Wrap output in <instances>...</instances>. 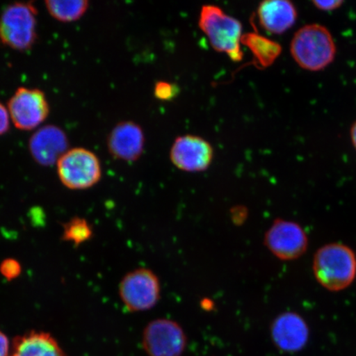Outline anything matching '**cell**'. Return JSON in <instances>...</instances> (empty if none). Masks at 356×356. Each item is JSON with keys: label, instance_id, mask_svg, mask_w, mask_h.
Returning <instances> with one entry per match:
<instances>
[{"label": "cell", "instance_id": "9c48e42d", "mask_svg": "<svg viewBox=\"0 0 356 356\" xmlns=\"http://www.w3.org/2000/svg\"><path fill=\"white\" fill-rule=\"evenodd\" d=\"M264 244L278 259L293 261L305 254L309 239L304 229L297 222L277 219L267 229Z\"/></svg>", "mask_w": 356, "mask_h": 356}, {"label": "cell", "instance_id": "5bb4252c", "mask_svg": "<svg viewBox=\"0 0 356 356\" xmlns=\"http://www.w3.org/2000/svg\"><path fill=\"white\" fill-rule=\"evenodd\" d=\"M258 21L267 33L280 35L292 28L298 17L296 8L288 0H268L257 8Z\"/></svg>", "mask_w": 356, "mask_h": 356}, {"label": "cell", "instance_id": "6da1fadb", "mask_svg": "<svg viewBox=\"0 0 356 356\" xmlns=\"http://www.w3.org/2000/svg\"><path fill=\"white\" fill-rule=\"evenodd\" d=\"M337 48L330 31L318 24L302 26L291 43V56L302 69L317 72L335 60Z\"/></svg>", "mask_w": 356, "mask_h": 356}, {"label": "cell", "instance_id": "ba28073f", "mask_svg": "<svg viewBox=\"0 0 356 356\" xmlns=\"http://www.w3.org/2000/svg\"><path fill=\"white\" fill-rule=\"evenodd\" d=\"M186 343L184 328L168 318L153 320L147 325L142 336V345L149 356H181Z\"/></svg>", "mask_w": 356, "mask_h": 356}, {"label": "cell", "instance_id": "3957f363", "mask_svg": "<svg viewBox=\"0 0 356 356\" xmlns=\"http://www.w3.org/2000/svg\"><path fill=\"white\" fill-rule=\"evenodd\" d=\"M198 24L213 50L225 53L234 62L243 60L241 22L227 15L219 6L206 4L200 10Z\"/></svg>", "mask_w": 356, "mask_h": 356}, {"label": "cell", "instance_id": "ac0fdd59", "mask_svg": "<svg viewBox=\"0 0 356 356\" xmlns=\"http://www.w3.org/2000/svg\"><path fill=\"white\" fill-rule=\"evenodd\" d=\"M92 236V229L88 222L83 218L74 217L64 225L62 238L79 246L88 241Z\"/></svg>", "mask_w": 356, "mask_h": 356}, {"label": "cell", "instance_id": "e0dca14e", "mask_svg": "<svg viewBox=\"0 0 356 356\" xmlns=\"http://www.w3.org/2000/svg\"><path fill=\"white\" fill-rule=\"evenodd\" d=\"M242 43L246 44L250 47L262 66H268L273 64L282 51V48L278 43L271 42L270 40L256 34L243 35Z\"/></svg>", "mask_w": 356, "mask_h": 356}, {"label": "cell", "instance_id": "603a6c76", "mask_svg": "<svg viewBox=\"0 0 356 356\" xmlns=\"http://www.w3.org/2000/svg\"><path fill=\"white\" fill-rule=\"evenodd\" d=\"M10 343L8 337L0 331V356H10Z\"/></svg>", "mask_w": 356, "mask_h": 356}, {"label": "cell", "instance_id": "8992f818", "mask_svg": "<svg viewBox=\"0 0 356 356\" xmlns=\"http://www.w3.org/2000/svg\"><path fill=\"white\" fill-rule=\"evenodd\" d=\"M119 296L124 306L131 313L153 309L161 296L159 279L149 269L131 270L120 282Z\"/></svg>", "mask_w": 356, "mask_h": 356}, {"label": "cell", "instance_id": "cb8c5ba5", "mask_svg": "<svg viewBox=\"0 0 356 356\" xmlns=\"http://www.w3.org/2000/svg\"><path fill=\"white\" fill-rule=\"evenodd\" d=\"M350 139L351 142H353V145L354 148L356 150V121L353 124V127L350 128Z\"/></svg>", "mask_w": 356, "mask_h": 356}, {"label": "cell", "instance_id": "7a4b0ae2", "mask_svg": "<svg viewBox=\"0 0 356 356\" xmlns=\"http://www.w3.org/2000/svg\"><path fill=\"white\" fill-rule=\"evenodd\" d=\"M313 271L317 282L327 291H343L356 277L355 252L342 243L324 245L315 253Z\"/></svg>", "mask_w": 356, "mask_h": 356}, {"label": "cell", "instance_id": "30bf717a", "mask_svg": "<svg viewBox=\"0 0 356 356\" xmlns=\"http://www.w3.org/2000/svg\"><path fill=\"white\" fill-rule=\"evenodd\" d=\"M213 158L212 145L204 138L198 136L186 135L177 137L171 147V162L181 171H206L211 166Z\"/></svg>", "mask_w": 356, "mask_h": 356}, {"label": "cell", "instance_id": "4fadbf2b", "mask_svg": "<svg viewBox=\"0 0 356 356\" xmlns=\"http://www.w3.org/2000/svg\"><path fill=\"white\" fill-rule=\"evenodd\" d=\"M271 339L284 353H297L309 340V329L305 320L295 312H284L270 325Z\"/></svg>", "mask_w": 356, "mask_h": 356}, {"label": "cell", "instance_id": "ffe728a7", "mask_svg": "<svg viewBox=\"0 0 356 356\" xmlns=\"http://www.w3.org/2000/svg\"><path fill=\"white\" fill-rule=\"evenodd\" d=\"M21 273V264L13 258H6L0 264V274L8 282L19 277Z\"/></svg>", "mask_w": 356, "mask_h": 356}, {"label": "cell", "instance_id": "d6986e66", "mask_svg": "<svg viewBox=\"0 0 356 356\" xmlns=\"http://www.w3.org/2000/svg\"><path fill=\"white\" fill-rule=\"evenodd\" d=\"M177 92L178 89L175 84L165 81L156 83L154 88V95L156 99L161 101H169L175 99Z\"/></svg>", "mask_w": 356, "mask_h": 356}, {"label": "cell", "instance_id": "2e32d148", "mask_svg": "<svg viewBox=\"0 0 356 356\" xmlns=\"http://www.w3.org/2000/svg\"><path fill=\"white\" fill-rule=\"evenodd\" d=\"M44 6L53 19L61 22H73L86 15L89 2L87 0H47Z\"/></svg>", "mask_w": 356, "mask_h": 356}, {"label": "cell", "instance_id": "8fae6325", "mask_svg": "<svg viewBox=\"0 0 356 356\" xmlns=\"http://www.w3.org/2000/svg\"><path fill=\"white\" fill-rule=\"evenodd\" d=\"M29 149L39 165H54L69 149V140L65 132L55 124L39 128L30 137Z\"/></svg>", "mask_w": 356, "mask_h": 356}, {"label": "cell", "instance_id": "7402d4cb", "mask_svg": "<svg viewBox=\"0 0 356 356\" xmlns=\"http://www.w3.org/2000/svg\"><path fill=\"white\" fill-rule=\"evenodd\" d=\"M314 6L320 10L323 11H333L337 10V8H339L342 4L344 3L343 1H341V0H337V1H313Z\"/></svg>", "mask_w": 356, "mask_h": 356}, {"label": "cell", "instance_id": "7c38bea8", "mask_svg": "<svg viewBox=\"0 0 356 356\" xmlns=\"http://www.w3.org/2000/svg\"><path fill=\"white\" fill-rule=\"evenodd\" d=\"M145 137L140 124L124 121L115 124L110 132L106 147L109 154L124 162H135L144 153Z\"/></svg>", "mask_w": 356, "mask_h": 356}, {"label": "cell", "instance_id": "5b68a950", "mask_svg": "<svg viewBox=\"0 0 356 356\" xmlns=\"http://www.w3.org/2000/svg\"><path fill=\"white\" fill-rule=\"evenodd\" d=\"M58 177L70 190H86L101 180L102 165L97 156L86 148L70 149L56 163Z\"/></svg>", "mask_w": 356, "mask_h": 356}, {"label": "cell", "instance_id": "44dd1931", "mask_svg": "<svg viewBox=\"0 0 356 356\" xmlns=\"http://www.w3.org/2000/svg\"><path fill=\"white\" fill-rule=\"evenodd\" d=\"M11 119L10 113L6 106L0 102V136L10 131Z\"/></svg>", "mask_w": 356, "mask_h": 356}, {"label": "cell", "instance_id": "52a82bcc", "mask_svg": "<svg viewBox=\"0 0 356 356\" xmlns=\"http://www.w3.org/2000/svg\"><path fill=\"white\" fill-rule=\"evenodd\" d=\"M11 122L17 130L30 131L42 124L50 114V104L38 88L19 87L8 102Z\"/></svg>", "mask_w": 356, "mask_h": 356}, {"label": "cell", "instance_id": "277c9868", "mask_svg": "<svg viewBox=\"0 0 356 356\" xmlns=\"http://www.w3.org/2000/svg\"><path fill=\"white\" fill-rule=\"evenodd\" d=\"M38 10L32 2H15L0 15V43L17 51H28L38 39Z\"/></svg>", "mask_w": 356, "mask_h": 356}, {"label": "cell", "instance_id": "9a60e30c", "mask_svg": "<svg viewBox=\"0 0 356 356\" xmlns=\"http://www.w3.org/2000/svg\"><path fill=\"white\" fill-rule=\"evenodd\" d=\"M10 356H67L51 334L31 331L13 341Z\"/></svg>", "mask_w": 356, "mask_h": 356}]
</instances>
